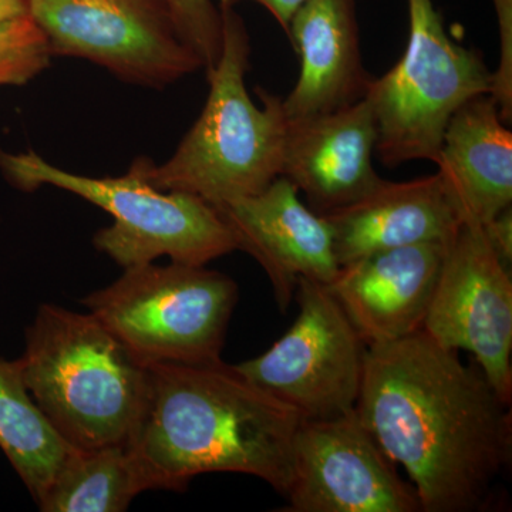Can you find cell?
I'll use <instances>...</instances> for the list:
<instances>
[{
  "mask_svg": "<svg viewBox=\"0 0 512 512\" xmlns=\"http://www.w3.org/2000/svg\"><path fill=\"white\" fill-rule=\"evenodd\" d=\"M510 407L480 367L420 329L367 348L355 410L409 474L421 511L476 512L511 464Z\"/></svg>",
  "mask_w": 512,
  "mask_h": 512,
  "instance_id": "cell-1",
  "label": "cell"
},
{
  "mask_svg": "<svg viewBox=\"0 0 512 512\" xmlns=\"http://www.w3.org/2000/svg\"><path fill=\"white\" fill-rule=\"evenodd\" d=\"M302 416L235 366H148L146 406L128 441L150 490L184 491L192 478L239 473L285 495Z\"/></svg>",
  "mask_w": 512,
  "mask_h": 512,
  "instance_id": "cell-2",
  "label": "cell"
},
{
  "mask_svg": "<svg viewBox=\"0 0 512 512\" xmlns=\"http://www.w3.org/2000/svg\"><path fill=\"white\" fill-rule=\"evenodd\" d=\"M218 6L222 50L207 72L210 92L200 117L165 163L134 161L158 190L188 192L214 208L259 194L281 177L288 123L281 97L258 87L261 106H256L249 96L247 26L232 6Z\"/></svg>",
  "mask_w": 512,
  "mask_h": 512,
  "instance_id": "cell-3",
  "label": "cell"
},
{
  "mask_svg": "<svg viewBox=\"0 0 512 512\" xmlns=\"http://www.w3.org/2000/svg\"><path fill=\"white\" fill-rule=\"evenodd\" d=\"M19 359L30 396L70 447L130 441L146 406L148 366L92 313L40 306Z\"/></svg>",
  "mask_w": 512,
  "mask_h": 512,
  "instance_id": "cell-4",
  "label": "cell"
},
{
  "mask_svg": "<svg viewBox=\"0 0 512 512\" xmlns=\"http://www.w3.org/2000/svg\"><path fill=\"white\" fill-rule=\"evenodd\" d=\"M0 170L20 190L50 185L109 212L113 225L94 235V247L124 269L150 264L160 256L207 265L237 251L228 225L211 204L188 192L158 190L134 163L121 177L93 178L64 171L33 151H0Z\"/></svg>",
  "mask_w": 512,
  "mask_h": 512,
  "instance_id": "cell-5",
  "label": "cell"
},
{
  "mask_svg": "<svg viewBox=\"0 0 512 512\" xmlns=\"http://www.w3.org/2000/svg\"><path fill=\"white\" fill-rule=\"evenodd\" d=\"M237 301L234 279L205 265L171 261L130 266L82 303L150 366L220 362Z\"/></svg>",
  "mask_w": 512,
  "mask_h": 512,
  "instance_id": "cell-6",
  "label": "cell"
},
{
  "mask_svg": "<svg viewBox=\"0 0 512 512\" xmlns=\"http://www.w3.org/2000/svg\"><path fill=\"white\" fill-rule=\"evenodd\" d=\"M409 40L399 62L375 77L376 156L386 167L436 163L448 121L467 101L490 94L491 73L474 49L454 42L433 0H407Z\"/></svg>",
  "mask_w": 512,
  "mask_h": 512,
  "instance_id": "cell-7",
  "label": "cell"
},
{
  "mask_svg": "<svg viewBox=\"0 0 512 512\" xmlns=\"http://www.w3.org/2000/svg\"><path fill=\"white\" fill-rule=\"evenodd\" d=\"M50 55L89 60L123 82L164 89L204 69L165 0H26Z\"/></svg>",
  "mask_w": 512,
  "mask_h": 512,
  "instance_id": "cell-8",
  "label": "cell"
},
{
  "mask_svg": "<svg viewBox=\"0 0 512 512\" xmlns=\"http://www.w3.org/2000/svg\"><path fill=\"white\" fill-rule=\"evenodd\" d=\"M298 318L264 355L238 363L245 379L320 420L355 409L369 346L326 286L299 279Z\"/></svg>",
  "mask_w": 512,
  "mask_h": 512,
  "instance_id": "cell-9",
  "label": "cell"
},
{
  "mask_svg": "<svg viewBox=\"0 0 512 512\" xmlns=\"http://www.w3.org/2000/svg\"><path fill=\"white\" fill-rule=\"evenodd\" d=\"M424 332L443 348L476 359L495 393L512 400V278L478 225L448 242Z\"/></svg>",
  "mask_w": 512,
  "mask_h": 512,
  "instance_id": "cell-10",
  "label": "cell"
},
{
  "mask_svg": "<svg viewBox=\"0 0 512 512\" xmlns=\"http://www.w3.org/2000/svg\"><path fill=\"white\" fill-rule=\"evenodd\" d=\"M289 512H421L356 410L329 419H302L292 448Z\"/></svg>",
  "mask_w": 512,
  "mask_h": 512,
  "instance_id": "cell-11",
  "label": "cell"
},
{
  "mask_svg": "<svg viewBox=\"0 0 512 512\" xmlns=\"http://www.w3.org/2000/svg\"><path fill=\"white\" fill-rule=\"evenodd\" d=\"M215 210L237 249L264 268L282 312L291 305L299 279L328 286L338 275L328 221L302 202L286 178L278 177L259 194Z\"/></svg>",
  "mask_w": 512,
  "mask_h": 512,
  "instance_id": "cell-12",
  "label": "cell"
},
{
  "mask_svg": "<svg viewBox=\"0 0 512 512\" xmlns=\"http://www.w3.org/2000/svg\"><path fill=\"white\" fill-rule=\"evenodd\" d=\"M376 143L375 111L367 97L330 113L288 120L281 177L312 211L329 214L383 183L373 165Z\"/></svg>",
  "mask_w": 512,
  "mask_h": 512,
  "instance_id": "cell-13",
  "label": "cell"
},
{
  "mask_svg": "<svg viewBox=\"0 0 512 512\" xmlns=\"http://www.w3.org/2000/svg\"><path fill=\"white\" fill-rule=\"evenodd\" d=\"M447 245L386 249L340 266L326 288L367 346L394 342L423 328Z\"/></svg>",
  "mask_w": 512,
  "mask_h": 512,
  "instance_id": "cell-14",
  "label": "cell"
},
{
  "mask_svg": "<svg viewBox=\"0 0 512 512\" xmlns=\"http://www.w3.org/2000/svg\"><path fill=\"white\" fill-rule=\"evenodd\" d=\"M286 35L301 57L298 80L282 99L286 120L330 113L366 99L375 76L363 63L356 0H306Z\"/></svg>",
  "mask_w": 512,
  "mask_h": 512,
  "instance_id": "cell-15",
  "label": "cell"
},
{
  "mask_svg": "<svg viewBox=\"0 0 512 512\" xmlns=\"http://www.w3.org/2000/svg\"><path fill=\"white\" fill-rule=\"evenodd\" d=\"M437 175L461 225H481L512 205V133L490 94L448 121Z\"/></svg>",
  "mask_w": 512,
  "mask_h": 512,
  "instance_id": "cell-16",
  "label": "cell"
},
{
  "mask_svg": "<svg viewBox=\"0 0 512 512\" xmlns=\"http://www.w3.org/2000/svg\"><path fill=\"white\" fill-rule=\"evenodd\" d=\"M322 217L332 229L340 266L386 249L448 244L461 227L437 173L402 183L384 180L360 200Z\"/></svg>",
  "mask_w": 512,
  "mask_h": 512,
  "instance_id": "cell-17",
  "label": "cell"
},
{
  "mask_svg": "<svg viewBox=\"0 0 512 512\" xmlns=\"http://www.w3.org/2000/svg\"><path fill=\"white\" fill-rule=\"evenodd\" d=\"M147 490L128 443L73 448L37 505L43 512H120Z\"/></svg>",
  "mask_w": 512,
  "mask_h": 512,
  "instance_id": "cell-18",
  "label": "cell"
},
{
  "mask_svg": "<svg viewBox=\"0 0 512 512\" xmlns=\"http://www.w3.org/2000/svg\"><path fill=\"white\" fill-rule=\"evenodd\" d=\"M0 448L36 503L73 450L30 396L20 359H0Z\"/></svg>",
  "mask_w": 512,
  "mask_h": 512,
  "instance_id": "cell-19",
  "label": "cell"
},
{
  "mask_svg": "<svg viewBox=\"0 0 512 512\" xmlns=\"http://www.w3.org/2000/svg\"><path fill=\"white\" fill-rule=\"evenodd\" d=\"M50 59L45 36L29 15L0 25V87L29 83Z\"/></svg>",
  "mask_w": 512,
  "mask_h": 512,
  "instance_id": "cell-20",
  "label": "cell"
},
{
  "mask_svg": "<svg viewBox=\"0 0 512 512\" xmlns=\"http://www.w3.org/2000/svg\"><path fill=\"white\" fill-rule=\"evenodd\" d=\"M181 36L200 56L205 72L220 59L222 15L214 0H165Z\"/></svg>",
  "mask_w": 512,
  "mask_h": 512,
  "instance_id": "cell-21",
  "label": "cell"
},
{
  "mask_svg": "<svg viewBox=\"0 0 512 512\" xmlns=\"http://www.w3.org/2000/svg\"><path fill=\"white\" fill-rule=\"evenodd\" d=\"M500 36V62L491 73L490 96L497 103L501 119L512 121V0H493Z\"/></svg>",
  "mask_w": 512,
  "mask_h": 512,
  "instance_id": "cell-22",
  "label": "cell"
},
{
  "mask_svg": "<svg viewBox=\"0 0 512 512\" xmlns=\"http://www.w3.org/2000/svg\"><path fill=\"white\" fill-rule=\"evenodd\" d=\"M488 244L507 268L512 265V205L481 225Z\"/></svg>",
  "mask_w": 512,
  "mask_h": 512,
  "instance_id": "cell-23",
  "label": "cell"
},
{
  "mask_svg": "<svg viewBox=\"0 0 512 512\" xmlns=\"http://www.w3.org/2000/svg\"><path fill=\"white\" fill-rule=\"evenodd\" d=\"M239 2H244V0H220L218 5L232 6L234 8ZM252 2L264 6L274 16L279 26L285 30V33H288L289 23H291L293 15L298 12V9L301 8L306 0H252Z\"/></svg>",
  "mask_w": 512,
  "mask_h": 512,
  "instance_id": "cell-24",
  "label": "cell"
},
{
  "mask_svg": "<svg viewBox=\"0 0 512 512\" xmlns=\"http://www.w3.org/2000/svg\"><path fill=\"white\" fill-rule=\"evenodd\" d=\"M28 15L26 0H0V25Z\"/></svg>",
  "mask_w": 512,
  "mask_h": 512,
  "instance_id": "cell-25",
  "label": "cell"
}]
</instances>
